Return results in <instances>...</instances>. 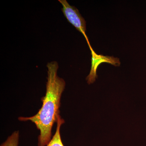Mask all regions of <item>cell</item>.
I'll use <instances>...</instances> for the list:
<instances>
[{
    "mask_svg": "<svg viewBox=\"0 0 146 146\" xmlns=\"http://www.w3.org/2000/svg\"><path fill=\"white\" fill-rule=\"evenodd\" d=\"M47 68L46 92L41 99L42 107L34 116L18 118L21 121H31L39 130L38 146H46L51 140L53 125L60 115L61 96L66 84L64 80L58 76V65L56 61L48 63Z\"/></svg>",
    "mask_w": 146,
    "mask_h": 146,
    "instance_id": "cell-1",
    "label": "cell"
},
{
    "mask_svg": "<svg viewBox=\"0 0 146 146\" xmlns=\"http://www.w3.org/2000/svg\"><path fill=\"white\" fill-rule=\"evenodd\" d=\"M58 1L63 6L61 10L65 18L70 23L83 35L86 39L90 50H93L86 33V21L82 16L78 9L75 7L70 5L66 0H58Z\"/></svg>",
    "mask_w": 146,
    "mask_h": 146,
    "instance_id": "cell-2",
    "label": "cell"
},
{
    "mask_svg": "<svg viewBox=\"0 0 146 146\" xmlns=\"http://www.w3.org/2000/svg\"><path fill=\"white\" fill-rule=\"evenodd\" d=\"M91 71L89 75L86 78L88 84L94 83L97 78V70L99 66L102 63H106L119 67L121 64L119 59L114 56H104L103 55L98 54L95 52L94 49L91 50Z\"/></svg>",
    "mask_w": 146,
    "mask_h": 146,
    "instance_id": "cell-3",
    "label": "cell"
},
{
    "mask_svg": "<svg viewBox=\"0 0 146 146\" xmlns=\"http://www.w3.org/2000/svg\"><path fill=\"white\" fill-rule=\"evenodd\" d=\"M65 123V120L61 118L60 115L58 117L57 126L56 130L54 135L53 136L51 140L48 144L46 146H65L63 145V142L61 140L60 133V129L61 125Z\"/></svg>",
    "mask_w": 146,
    "mask_h": 146,
    "instance_id": "cell-4",
    "label": "cell"
},
{
    "mask_svg": "<svg viewBox=\"0 0 146 146\" xmlns=\"http://www.w3.org/2000/svg\"><path fill=\"white\" fill-rule=\"evenodd\" d=\"M19 140V132L18 131H16L9 136L0 146H18Z\"/></svg>",
    "mask_w": 146,
    "mask_h": 146,
    "instance_id": "cell-5",
    "label": "cell"
}]
</instances>
